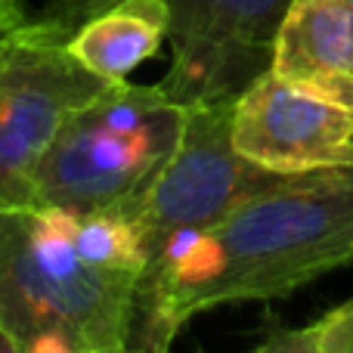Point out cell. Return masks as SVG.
<instances>
[{"label": "cell", "instance_id": "30bf717a", "mask_svg": "<svg viewBox=\"0 0 353 353\" xmlns=\"http://www.w3.org/2000/svg\"><path fill=\"white\" fill-rule=\"evenodd\" d=\"M59 230L68 236L81 257L93 267L115 270V273H137L140 276L143 263H146V251H143L140 232L137 226L115 208H103V211H59V208H47Z\"/></svg>", "mask_w": 353, "mask_h": 353}, {"label": "cell", "instance_id": "6da1fadb", "mask_svg": "<svg viewBox=\"0 0 353 353\" xmlns=\"http://www.w3.org/2000/svg\"><path fill=\"white\" fill-rule=\"evenodd\" d=\"M353 263V168L285 176L211 226L171 232L146 254L128 353H171L192 316L279 301Z\"/></svg>", "mask_w": 353, "mask_h": 353}, {"label": "cell", "instance_id": "9a60e30c", "mask_svg": "<svg viewBox=\"0 0 353 353\" xmlns=\"http://www.w3.org/2000/svg\"><path fill=\"white\" fill-rule=\"evenodd\" d=\"M25 353H84V350H78L59 335H37L34 341H28Z\"/></svg>", "mask_w": 353, "mask_h": 353}, {"label": "cell", "instance_id": "2e32d148", "mask_svg": "<svg viewBox=\"0 0 353 353\" xmlns=\"http://www.w3.org/2000/svg\"><path fill=\"white\" fill-rule=\"evenodd\" d=\"M10 350H16V344H12L10 338H6L3 332H0V353H10Z\"/></svg>", "mask_w": 353, "mask_h": 353}, {"label": "cell", "instance_id": "8992f818", "mask_svg": "<svg viewBox=\"0 0 353 353\" xmlns=\"http://www.w3.org/2000/svg\"><path fill=\"white\" fill-rule=\"evenodd\" d=\"M171 68L159 87L180 105L236 103L273 62L292 0H168Z\"/></svg>", "mask_w": 353, "mask_h": 353}, {"label": "cell", "instance_id": "277c9868", "mask_svg": "<svg viewBox=\"0 0 353 353\" xmlns=\"http://www.w3.org/2000/svg\"><path fill=\"white\" fill-rule=\"evenodd\" d=\"M109 81L84 68L68 34L28 19L0 37V208L34 211V171L56 130Z\"/></svg>", "mask_w": 353, "mask_h": 353}, {"label": "cell", "instance_id": "5bb4252c", "mask_svg": "<svg viewBox=\"0 0 353 353\" xmlns=\"http://www.w3.org/2000/svg\"><path fill=\"white\" fill-rule=\"evenodd\" d=\"M25 22H28V12L22 10L19 0H0V37L16 31L19 25H25Z\"/></svg>", "mask_w": 353, "mask_h": 353}, {"label": "cell", "instance_id": "3957f363", "mask_svg": "<svg viewBox=\"0 0 353 353\" xmlns=\"http://www.w3.org/2000/svg\"><path fill=\"white\" fill-rule=\"evenodd\" d=\"M186 105L159 84L109 81L56 130L34 171V208L103 211L143 189L171 159Z\"/></svg>", "mask_w": 353, "mask_h": 353}, {"label": "cell", "instance_id": "7c38bea8", "mask_svg": "<svg viewBox=\"0 0 353 353\" xmlns=\"http://www.w3.org/2000/svg\"><path fill=\"white\" fill-rule=\"evenodd\" d=\"M109 3H115V0H47V10H43L41 19L56 25L59 31H65V34L72 37L81 22L97 16V12L105 10Z\"/></svg>", "mask_w": 353, "mask_h": 353}, {"label": "cell", "instance_id": "4fadbf2b", "mask_svg": "<svg viewBox=\"0 0 353 353\" xmlns=\"http://www.w3.org/2000/svg\"><path fill=\"white\" fill-rule=\"evenodd\" d=\"M251 353H316L313 329H273Z\"/></svg>", "mask_w": 353, "mask_h": 353}, {"label": "cell", "instance_id": "8fae6325", "mask_svg": "<svg viewBox=\"0 0 353 353\" xmlns=\"http://www.w3.org/2000/svg\"><path fill=\"white\" fill-rule=\"evenodd\" d=\"M310 329L316 353H353V298L332 307Z\"/></svg>", "mask_w": 353, "mask_h": 353}, {"label": "cell", "instance_id": "52a82bcc", "mask_svg": "<svg viewBox=\"0 0 353 353\" xmlns=\"http://www.w3.org/2000/svg\"><path fill=\"white\" fill-rule=\"evenodd\" d=\"M232 146L282 176L353 168V112L263 72L232 103Z\"/></svg>", "mask_w": 353, "mask_h": 353}, {"label": "cell", "instance_id": "5b68a950", "mask_svg": "<svg viewBox=\"0 0 353 353\" xmlns=\"http://www.w3.org/2000/svg\"><path fill=\"white\" fill-rule=\"evenodd\" d=\"M230 118L232 103L186 105V124L171 159L146 186L115 205L137 226L146 254L171 232L217 223L245 199L285 180L232 146Z\"/></svg>", "mask_w": 353, "mask_h": 353}, {"label": "cell", "instance_id": "7a4b0ae2", "mask_svg": "<svg viewBox=\"0 0 353 353\" xmlns=\"http://www.w3.org/2000/svg\"><path fill=\"white\" fill-rule=\"evenodd\" d=\"M137 273L87 263L47 208H0V332L19 350L59 335L84 353H128Z\"/></svg>", "mask_w": 353, "mask_h": 353}, {"label": "cell", "instance_id": "9c48e42d", "mask_svg": "<svg viewBox=\"0 0 353 353\" xmlns=\"http://www.w3.org/2000/svg\"><path fill=\"white\" fill-rule=\"evenodd\" d=\"M171 25L168 0H115L68 37V50L103 81H128L161 50Z\"/></svg>", "mask_w": 353, "mask_h": 353}, {"label": "cell", "instance_id": "ba28073f", "mask_svg": "<svg viewBox=\"0 0 353 353\" xmlns=\"http://www.w3.org/2000/svg\"><path fill=\"white\" fill-rule=\"evenodd\" d=\"M270 72L353 112V0H292Z\"/></svg>", "mask_w": 353, "mask_h": 353}]
</instances>
